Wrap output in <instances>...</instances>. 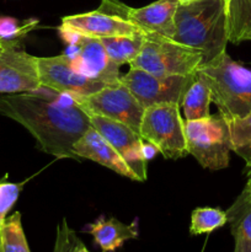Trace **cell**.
Here are the masks:
<instances>
[{
	"instance_id": "cell-11",
	"label": "cell",
	"mask_w": 251,
	"mask_h": 252,
	"mask_svg": "<svg viewBox=\"0 0 251 252\" xmlns=\"http://www.w3.org/2000/svg\"><path fill=\"white\" fill-rule=\"evenodd\" d=\"M37 61L42 88L49 89L57 94L91 95L106 86L113 85L86 78L83 74L78 73L65 54L57 57H38Z\"/></svg>"
},
{
	"instance_id": "cell-22",
	"label": "cell",
	"mask_w": 251,
	"mask_h": 252,
	"mask_svg": "<svg viewBox=\"0 0 251 252\" xmlns=\"http://www.w3.org/2000/svg\"><path fill=\"white\" fill-rule=\"evenodd\" d=\"M0 252H31L19 212L7 217L0 231Z\"/></svg>"
},
{
	"instance_id": "cell-24",
	"label": "cell",
	"mask_w": 251,
	"mask_h": 252,
	"mask_svg": "<svg viewBox=\"0 0 251 252\" xmlns=\"http://www.w3.org/2000/svg\"><path fill=\"white\" fill-rule=\"evenodd\" d=\"M38 24L37 20L20 21L15 17L0 16V38L21 39Z\"/></svg>"
},
{
	"instance_id": "cell-21",
	"label": "cell",
	"mask_w": 251,
	"mask_h": 252,
	"mask_svg": "<svg viewBox=\"0 0 251 252\" xmlns=\"http://www.w3.org/2000/svg\"><path fill=\"white\" fill-rule=\"evenodd\" d=\"M230 132L231 152L246 164V171L251 172V112L245 117L228 121Z\"/></svg>"
},
{
	"instance_id": "cell-14",
	"label": "cell",
	"mask_w": 251,
	"mask_h": 252,
	"mask_svg": "<svg viewBox=\"0 0 251 252\" xmlns=\"http://www.w3.org/2000/svg\"><path fill=\"white\" fill-rule=\"evenodd\" d=\"M59 30H66L96 38L132 36L142 31L127 19L102 6L95 11L63 17Z\"/></svg>"
},
{
	"instance_id": "cell-17",
	"label": "cell",
	"mask_w": 251,
	"mask_h": 252,
	"mask_svg": "<svg viewBox=\"0 0 251 252\" xmlns=\"http://www.w3.org/2000/svg\"><path fill=\"white\" fill-rule=\"evenodd\" d=\"M225 213L235 244L234 252H251V194L244 189Z\"/></svg>"
},
{
	"instance_id": "cell-9",
	"label": "cell",
	"mask_w": 251,
	"mask_h": 252,
	"mask_svg": "<svg viewBox=\"0 0 251 252\" xmlns=\"http://www.w3.org/2000/svg\"><path fill=\"white\" fill-rule=\"evenodd\" d=\"M70 96L88 115L118 121L139 133L144 108L122 83L108 85L91 95Z\"/></svg>"
},
{
	"instance_id": "cell-28",
	"label": "cell",
	"mask_w": 251,
	"mask_h": 252,
	"mask_svg": "<svg viewBox=\"0 0 251 252\" xmlns=\"http://www.w3.org/2000/svg\"><path fill=\"white\" fill-rule=\"evenodd\" d=\"M78 252H90V251H89L88 249H86L85 246L83 245V244H81V245H80V248L78 249Z\"/></svg>"
},
{
	"instance_id": "cell-26",
	"label": "cell",
	"mask_w": 251,
	"mask_h": 252,
	"mask_svg": "<svg viewBox=\"0 0 251 252\" xmlns=\"http://www.w3.org/2000/svg\"><path fill=\"white\" fill-rule=\"evenodd\" d=\"M81 244L83 243L76 238L75 233L69 229L65 221H63L58 228L54 252H78Z\"/></svg>"
},
{
	"instance_id": "cell-27",
	"label": "cell",
	"mask_w": 251,
	"mask_h": 252,
	"mask_svg": "<svg viewBox=\"0 0 251 252\" xmlns=\"http://www.w3.org/2000/svg\"><path fill=\"white\" fill-rule=\"evenodd\" d=\"M245 189L249 192V193L251 194V176H249V180H248V184H246L245 186Z\"/></svg>"
},
{
	"instance_id": "cell-12",
	"label": "cell",
	"mask_w": 251,
	"mask_h": 252,
	"mask_svg": "<svg viewBox=\"0 0 251 252\" xmlns=\"http://www.w3.org/2000/svg\"><path fill=\"white\" fill-rule=\"evenodd\" d=\"M89 118L91 127L97 130L117 150L118 154L135 175L137 181H145L148 160L143 153L144 140L139 133L125 123L102 116L89 115Z\"/></svg>"
},
{
	"instance_id": "cell-20",
	"label": "cell",
	"mask_w": 251,
	"mask_h": 252,
	"mask_svg": "<svg viewBox=\"0 0 251 252\" xmlns=\"http://www.w3.org/2000/svg\"><path fill=\"white\" fill-rule=\"evenodd\" d=\"M212 102L211 90L207 84L196 74L193 83L187 89L181 107L184 108L186 121H194L209 116V105Z\"/></svg>"
},
{
	"instance_id": "cell-5",
	"label": "cell",
	"mask_w": 251,
	"mask_h": 252,
	"mask_svg": "<svg viewBox=\"0 0 251 252\" xmlns=\"http://www.w3.org/2000/svg\"><path fill=\"white\" fill-rule=\"evenodd\" d=\"M187 153L202 167L221 170L228 167L231 142L228 121L219 113L185 122Z\"/></svg>"
},
{
	"instance_id": "cell-10",
	"label": "cell",
	"mask_w": 251,
	"mask_h": 252,
	"mask_svg": "<svg viewBox=\"0 0 251 252\" xmlns=\"http://www.w3.org/2000/svg\"><path fill=\"white\" fill-rule=\"evenodd\" d=\"M20 41L0 38V94L34 93L42 89L38 57L27 53Z\"/></svg>"
},
{
	"instance_id": "cell-15",
	"label": "cell",
	"mask_w": 251,
	"mask_h": 252,
	"mask_svg": "<svg viewBox=\"0 0 251 252\" xmlns=\"http://www.w3.org/2000/svg\"><path fill=\"white\" fill-rule=\"evenodd\" d=\"M73 149L78 158H85V159L93 160V161L117 172L121 176L128 177V179L137 181L135 175L128 167V165L126 164L122 157L118 154L117 150L93 127L89 128L79 138L78 142L74 144Z\"/></svg>"
},
{
	"instance_id": "cell-13",
	"label": "cell",
	"mask_w": 251,
	"mask_h": 252,
	"mask_svg": "<svg viewBox=\"0 0 251 252\" xmlns=\"http://www.w3.org/2000/svg\"><path fill=\"white\" fill-rule=\"evenodd\" d=\"M179 4L180 0H157L134 9L117 0H102L101 2L106 9L127 19L143 32L160 34L170 39H174L175 36V14Z\"/></svg>"
},
{
	"instance_id": "cell-25",
	"label": "cell",
	"mask_w": 251,
	"mask_h": 252,
	"mask_svg": "<svg viewBox=\"0 0 251 252\" xmlns=\"http://www.w3.org/2000/svg\"><path fill=\"white\" fill-rule=\"evenodd\" d=\"M22 184L0 181V231L4 226L7 214L19 199Z\"/></svg>"
},
{
	"instance_id": "cell-4",
	"label": "cell",
	"mask_w": 251,
	"mask_h": 252,
	"mask_svg": "<svg viewBox=\"0 0 251 252\" xmlns=\"http://www.w3.org/2000/svg\"><path fill=\"white\" fill-rule=\"evenodd\" d=\"M139 56L129 64L154 75H192L203 64V54L197 49L160 34L144 32Z\"/></svg>"
},
{
	"instance_id": "cell-29",
	"label": "cell",
	"mask_w": 251,
	"mask_h": 252,
	"mask_svg": "<svg viewBox=\"0 0 251 252\" xmlns=\"http://www.w3.org/2000/svg\"><path fill=\"white\" fill-rule=\"evenodd\" d=\"M188 1H193V0H180V2H188Z\"/></svg>"
},
{
	"instance_id": "cell-1",
	"label": "cell",
	"mask_w": 251,
	"mask_h": 252,
	"mask_svg": "<svg viewBox=\"0 0 251 252\" xmlns=\"http://www.w3.org/2000/svg\"><path fill=\"white\" fill-rule=\"evenodd\" d=\"M0 94V115L26 128L39 150L58 159H79L74 144L91 127L89 115L68 94Z\"/></svg>"
},
{
	"instance_id": "cell-3",
	"label": "cell",
	"mask_w": 251,
	"mask_h": 252,
	"mask_svg": "<svg viewBox=\"0 0 251 252\" xmlns=\"http://www.w3.org/2000/svg\"><path fill=\"white\" fill-rule=\"evenodd\" d=\"M196 74L207 84L212 102L226 121L251 112V70L233 61L226 51L202 64Z\"/></svg>"
},
{
	"instance_id": "cell-23",
	"label": "cell",
	"mask_w": 251,
	"mask_h": 252,
	"mask_svg": "<svg viewBox=\"0 0 251 252\" xmlns=\"http://www.w3.org/2000/svg\"><path fill=\"white\" fill-rule=\"evenodd\" d=\"M228 223L226 213L219 208H196L191 214V225L189 234L191 235H201L208 234L217 229L221 228Z\"/></svg>"
},
{
	"instance_id": "cell-8",
	"label": "cell",
	"mask_w": 251,
	"mask_h": 252,
	"mask_svg": "<svg viewBox=\"0 0 251 252\" xmlns=\"http://www.w3.org/2000/svg\"><path fill=\"white\" fill-rule=\"evenodd\" d=\"M62 38L68 44L65 56L70 59L73 68L78 73L94 80L107 84H120V65L108 57L100 38L75 32L59 30Z\"/></svg>"
},
{
	"instance_id": "cell-18",
	"label": "cell",
	"mask_w": 251,
	"mask_h": 252,
	"mask_svg": "<svg viewBox=\"0 0 251 252\" xmlns=\"http://www.w3.org/2000/svg\"><path fill=\"white\" fill-rule=\"evenodd\" d=\"M226 15L229 42L251 41V0H226Z\"/></svg>"
},
{
	"instance_id": "cell-2",
	"label": "cell",
	"mask_w": 251,
	"mask_h": 252,
	"mask_svg": "<svg viewBox=\"0 0 251 252\" xmlns=\"http://www.w3.org/2000/svg\"><path fill=\"white\" fill-rule=\"evenodd\" d=\"M174 41L197 49L203 63L226 51V0H193L180 2L175 14Z\"/></svg>"
},
{
	"instance_id": "cell-16",
	"label": "cell",
	"mask_w": 251,
	"mask_h": 252,
	"mask_svg": "<svg viewBox=\"0 0 251 252\" xmlns=\"http://www.w3.org/2000/svg\"><path fill=\"white\" fill-rule=\"evenodd\" d=\"M94 238V243L102 252H115L126 241L138 238V225L135 221L132 224H125L116 218L100 217L97 220L89 224L85 228Z\"/></svg>"
},
{
	"instance_id": "cell-19",
	"label": "cell",
	"mask_w": 251,
	"mask_h": 252,
	"mask_svg": "<svg viewBox=\"0 0 251 252\" xmlns=\"http://www.w3.org/2000/svg\"><path fill=\"white\" fill-rule=\"evenodd\" d=\"M100 39L111 61L121 66L126 63L130 64L139 56L145 34L140 31L132 36H117Z\"/></svg>"
},
{
	"instance_id": "cell-7",
	"label": "cell",
	"mask_w": 251,
	"mask_h": 252,
	"mask_svg": "<svg viewBox=\"0 0 251 252\" xmlns=\"http://www.w3.org/2000/svg\"><path fill=\"white\" fill-rule=\"evenodd\" d=\"M196 78L192 75L160 76L129 66L121 83L127 86L143 108L155 105H177L181 107L184 96Z\"/></svg>"
},
{
	"instance_id": "cell-30",
	"label": "cell",
	"mask_w": 251,
	"mask_h": 252,
	"mask_svg": "<svg viewBox=\"0 0 251 252\" xmlns=\"http://www.w3.org/2000/svg\"><path fill=\"white\" fill-rule=\"evenodd\" d=\"M248 176H251V172H249V174H248Z\"/></svg>"
},
{
	"instance_id": "cell-6",
	"label": "cell",
	"mask_w": 251,
	"mask_h": 252,
	"mask_svg": "<svg viewBox=\"0 0 251 252\" xmlns=\"http://www.w3.org/2000/svg\"><path fill=\"white\" fill-rule=\"evenodd\" d=\"M139 135L155 145L166 159L186 157L187 144L185 122L177 105H155L144 108Z\"/></svg>"
}]
</instances>
